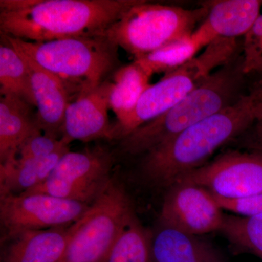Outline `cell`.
<instances>
[{
    "label": "cell",
    "mask_w": 262,
    "mask_h": 262,
    "mask_svg": "<svg viewBox=\"0 0 262 262\" xmlns=\"http://www.w3.org/2000/svg\"><path fill=\"white\" fill-rule=\"evenodd\" d=\"M110 81L81 88L78 96L66 110L61 138L89 142L98 139H116L115 125L108 119Z\"/></svg>",
    "instance_id": "cell-12"
},
{
    "label": "cell",
    "mask_w": 262,
    "mask_h": 262,
    "mask_svg": "<svg viewBox=\"0 0 262 262\" xmlns=\"http://www.w3.org/2000/svg\"><path fill=\"white\" fill-rule=\"evenodd\" d=\"M151 76L140 65L134 61L120 67L113 75L110 81L108 103L110 110L120 123L134 112L146 90L149 87Z\"/></svg>",
    "instance_id": "cell-19"
},
{
    "label": "cell",
    "mask_w": 262,
    "mask_h": 262,
    "mask_svg": "<svg viewBox=\"0 0 262 262\" xmlns=\"http://www.w3.org/2000/svg\"><path fill=\"white\" fill-rule=\"evenodd\" d=\"M262 82L233 104L186 129L143 155L141 175L154 187L169 188L202 166L221 146L255 122V107Z\"/></svg>",
    "instance_id": "cell-1"
},
{
    "label": "cell",
    "mask_w": 262,
    "mask_h": 262,
    "mask_svg": "<svg viewBox=\"0 0 262 262\" xmlns=\"http://www.w3.org/2000/svg\"><path fill=\"white\" fill-rule=\"evenodd\" d=\"M151 241L152 232L134 215L103 262H151Z\"/></svg>",
    "instance_id": "cell-22"
},
{
    "label": "cell",
    "mask_w": 262,
    "mask_h": 262,
    "mask_svg": "<svg viewBox=\"0 0 262 262\" xmlns=\"http://www.w3.org/2000/svg\"><path fill=\"white\" fill-rule=\"evenodd\" d=\"M2 36L66 82L79 83L80 90L102 83L120 67L119 47L104 33L44 42Z\"/></svg>",
    "instance_id": "cell-4"
},
{
    "label": "cell",
    "mask_w": 262,
    "mask_h": 262,
    "mask_svg": "<svg viewBox=\"0 0 262 262\" xmlns=\"http://www.w3.org/2000/svg\"><path fill=\"white\" fill-rule=\"evenodd\" d=\"M136 215L126 191L113 179L74 231L59 262H103L127 224Z\"/></svg>",
    "instance_id": "cell-7"
},
{
    "label": "cell",
    "mask_w": 262,
    "mask_h": 262,
    "mask_svg": "<svg viewBox=\"0 0 262 262\" xmlns=\"http://www.w3.org/2000/svg\"><path fill=\"white\" fill-rule=\"evenodd\" d=\"M179 182L200 186L221 198L261 194L262 153L229 151L182 176Z\"/></svg>",
    "instance_id": "cell-10"
},
{
    "label": "cell",
    "mask_w": 262,
    "mask_h": 262,
    "mask_svg": "<svg viewBox=\"0 0 262 262\" xmlns=\"http://www.w3.org/2000/svg\"><path fill=\"white\" fill-rule=\"evenodd\" d=\"M151 262H223L211 244L198 236L159 225L152 232Z\"/></svg>",
    "instance_id": "cell-16"
},
{
    "label": "cell",
    "mask_w": 262,
    "mask_h": 262,
    "mask_svg": "<svg viewBox=\"0 0 262 262\" xmlns=\"http://www.w3.org/2000/svg\"><path fill=\"white\" fill-rule=\"evenodd\" d=\"M242 65L245 75H262V14L244 36Z\"/></svg>",
    "instance_id": "cell-24"
},
{
    "label": "cell",
    "mask_w": 262,
    "mask_h": 262,
    "mask_svg": "<svg viewBox=\"0 0 262 262\" xmlns=\"http://www.w3.org/2000/svg\"><path fill=\"white\" fill-rule=\"evenodd\" d=\"M139 0H1L2 34L28 42L103 34Z\"/></svg>",
    "instance_id": "cell-2"
},
{
    "label": "cell",
    "mask_w": 262,
    "mask_h": 262,
    "mask_svg": "<svg viewBox=\"0 0 262 262\" xmlns=\"http://www.w3.org/2000/svg\"><path fill=\"white\" fill-rule=\"evenodd\" d=\"M4 39L5 42L0 46V94L13 95L36 107L27 63L20 53Z\"/></svg>",
    "instance_id": "cell-20"
},
{
    "label": "cell",
    "mask_w": 262,
    "mask_h": 262,
    "mask_svg": "<svg viewBox=\"0 0 262 262\" xmlns=\"http://www.w3.org/2000/svg\"><path fill=\"white\" fill-rule=\"evenodd\" d=\"M208 15L192 33L203 48L216 38L236 39L246 35L259 17L261 1L220 0L206 3Z\"/></svg>",
    "instance_id": "cell-14"
},
{
    "label": "cell",
    "mask_w": 262,
    "mask_h": 262,
    "mask_svg": "<svg viewBox=\"0 0 262 262\" xmlns=\"http://www.w3.org/2000/svg\"><path fill=\"white\" fill-rule=\"evenodd\" d=\"M113 153L96 146L66 153L45 182L24 194L49 195L92 205L112 181Z\"/></svg>",
    "instance_id": "cell-8"
},
{
    "label": "cell",
    "mask_w": 262,
    "mask_h": 262,
    "mask_svg": "<svg viewBox=\"0 0 262 262\" xmlns=\"http://www.w3.org/2000/svg\"><path fill=\"white\" fill-rule=\"evenodd\" d=\"M73 231L74 224L1 237L0 262H59Z\"/></svg>",
    "instance_id": "cell-15"
},
{
    "label": "cell",
    "mask_w": 262,
    "mask_h": 262,
    "mask_svg": "<svg viewBox=\"0 0 262 262\" xmlns=\"http://www.w3.org/2000/svg\"><path fill=\"white\" fill-rule=\"evenodd\" d=\"M33 107L13 95L0 97V165L16 159L20 146L41 130Z\"/></svg>",
    "instance_id": "cell-17"
},
{
    "label": "cell",
    "mask_w": 262,
    "mask_h": 262,
    "mask_svg": "<svg viewBox=\"0 0 262 262\" xmlns=\"http://www.w3.org/2000/svg\"><path fill=\"white\" fill-rule=\"evenodd\" d=\"M255 122H257L258 125L261 127V141L262 144V90L261 94L258 96L255 107Z\"/></svg>",
    "instance_id": "cell-27"
},
{
    "label": "cell",
    "mask_w": 262,
    "mask_h": 262,
    "mask_svg": "<svg viewBox=\"0 0 262 262\" xmlns=\"http://www.w3.org/2000/svg\"><path fill=\"white\" fill-rule=\"evenodd\" d=\"M220 231L232 244L262 258V214L250 217L225 215Z\"/></svg>",
    "instance_id": "cell-23"
},
{
    "label": "cell",
    "mask_w": 262,
    "mask_h": 262,
    "mask_svg": "<svg viewBox=\"0 0 262 262\" xmlns=\"http://www.w3.org/2000/svg\"><path fill=\"white\" fill-rule=\"evenodd\" d=\"M222 210L205 188L179 182L168 188L159 222L185 233L201 235L220 230L225 217Z\"/></svg>",
    "instance_id": "cell-11"
},
{
    "label": "cell",
    "mask_w": 262,
    "mask_h": 262,
    "mask_svg": "<svg viewBox=\"0 0 262 262\" xmlns=\"http://www.w3.org/2000/svg\"><path fill=\"white\" fill-rule=\"evenodd\" d=\"M15 48L23 56L28 67L33 96L37 108L36 117L38 126L43 134L61 139L66 110L70 103L68 82L45 69L20 50Z\"/></svg>",
    "instance_id": "cell-13"
},
{
    "label": "cell",
    "mask_w": 262,
    "mask_h": 262,
    "mask_svg": "<svg viewBox=\"0 0 262 262\" xmlns=\"http://www.w3.org/2000/svg\"><path fill=\"white\" fill-rule=\"evenodd\" d=\"M208 12L206 3L196 9H186L139 0L104 34L119 48L139 58L191 35Z\"/></svg>",
    "instance_id": "cell-6"
},
{
    "label": "cell",
    "mask_w": 262,
    "mask_h": 262,
    "mask_svg": "<svg viewBox=\"0 0 262 262\" xmlns=\"http://www.w3.org/2000/svg\"><path fill=\"white\" fill-rule=\"evenodd\" d=\"M203 48L191 34L136 58L134 61L151 77L154 74L164 73L165 75L178 70L192 60Z\"/></svg>",
    "instance_id": "cell-21"
},
{
    "label": "cell",
    "mask_w": 262,
    "mask_h": 262,
    "mask_svg": "<svg viewBox=\"0 0 262 262\" xmlns=\"http://www.w3.org/2000/svg\"><path fill=\"white\" fill-rule=\"evenodd\" d=\"M236 39L216 38L178 70L150 84L134 112L123 121L115 124L116 139L120 140L136 128L166 113L203 83L216 68L223 67L237 55Z\"/></svg>",
    "instance_id": "cell-5"
},
{
    "label": "cell",
    "mask_w": 262,
    "mask_h": 262,
    "mask_svg": "<svg viewBox=\"0 0 262 262\" xmlns=\"http://www.w3.org/2000/svg\"><path fill=\"white\" fill-rule=\"evenodd\" d=\"M91 205L46 194L0 195L1 237L25 230L69 227Z\"/></svg>",
    "instance_id": "cell-9"
},
{
    "label": "cell",
    "mask_w": 262,
    "mask_h": 262,
    "mask_svg": "<svg viewBox=\"0 0 262 262\" xmlns=\"http://www.w3.org/2000/svg\"><path fill=\"white\" fill-rule=\"evenodd\" d=\"M70 151L63 146L49 156L42 158H16L0 165V195H18L28 192L45 182L61 159Z\"/></svg>",
    "instance_id": "cell-18"
},
{
    "label": "cell",
    "mask_w": 262,
    "mask_h": 262,
    "mask_svg": "<svg viewBox=\"0 0 262 262\" xmlns=\"http://www.w3.org/2000/svg\"><path fill=\"white\" fill-rule=\"evenodd\" d=\"M213 195L222 209L232 212L239 216L250 217L262 214V193L239 198Z\"/></svg>",
    "instance_id": "cell-26"
},
{
    "label": "cell",
    "mask_w": 262,
    "mask_h": 262,
    "mask_svg": "<svg viewBox=\"0 0 262 262\" xmlns=\"http://www.w3.org/2000/svg\"><path fill=\"white\" fill-rule=\"evenodd\" d=\"M238 56V55H237ZM242 56L218 70L180 102L120 140L130 156L144 155L174 136L238 101L244 83Z\"/></svg>",
    "instance_id": "cell-3"
},
{
    "label": "cell",
    "mask_w": 262,
    "mask_h": 262,
    "mask_svg": "<svg viewBox=\"0 0 262 262\" xmlns=\"http://www.w3.org/2000/svg\"><path fill=\"white\" fill-rule=\"evenodd\" d=\"M71 143L63 138L58 139L39 130L31 136L19 148L17 158L31 159L49 156Z\"/></svg>",
    "instance_id": "cell-25"
}]
</instances>
